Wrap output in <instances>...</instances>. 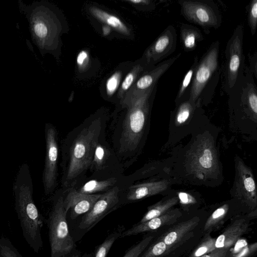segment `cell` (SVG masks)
Listing matches in <instances>:
<instances>
[{
    "mask_svg": "<svg viewBox=\"0 0 257 257\" xmlns=\"http://www.w3.org/2000/svg\"><path fill=\"white\" fill-rule=\"evenodd\" d=\"M105 124L99 117L85 120L67 135L62 145L63 187H73L89 169Z\"/></svg>",
    "mask_w": 257,
    "mask_h": 257,
    "instance_id": "obj_1",
    "label": "cell"
},
{
    "mask_svg": "<svg viewBox=\"0 0 257 257\" xmlns=\"http://www.w3.org/2000/svg\"><path fill=\"white\" fill-rule=\"evenodd\" d=\"M15 207L27 243L36 253L43 245L41 228L44 218L33 199V180L29 165L20 166L13 188Z\"/></svg>",
    "mask_w": 257,
    "mask_h": 257,
    "instance_id": "obj_2",
    "label": "cell"
},
{
    "mask_svg": "<svg viewBox=\"0 0 257 257\" xmlns=\"http://www.w3.org/2000/svg\"><path fill=\"white\" fill-rule=\"evenodd\" d=\"M18 7L20 13L28 22L32 41L42 55L55 51L58 46L61 27L53 8L44 1L28 5L22 0H18Z\"/></svg>",
    "mask_w": 257,
    "mask_h": 257,
    "instance_id": "obj_3",
    "label": "cell"
},
{
    "mask_svg": "<svg viewBox=\"0 0 257 257\" xmlns=\"http://www.w3.org/2000/svg\"><path fill=\"white\" fill-rule=\"evenodd\" d=\"M187 172L200 180L205 181L220 174L217 151L209 136L199 137L188 150L185 160Z\"/></svg>",
    "mask_w": 257,
    "mask_h": 257,
    "instance_id": "obj_4",
    "label": "cell"
},
{
    "mask_svg": "<svg viewBox=\"0 0 257 257\" xmlns=\"http://www.w3.org/2000/svg\"><path fill=\"white\" fill-rule=\"evenodd\" d=\"M67 213L64 205V197H55L47 220L51 257H64L74 247V241L68 230Z\"/></svg>",
    "mask_w": 257,
    "mask_h": 257,
    "instance_id": "obj_5",
    "label": "cell"
},
{
    "mask_svg": "<svg viewBox=\"0 0 257 257\" xmlns=\"http://www.w3.org/2000/svg\"><path fill=\"white\" fill-rule=\"evenodd\" d=\"M181 12L191 23L203 29L218 28L221 18L217 7L210 1H179Z\"/></svg>",
    "mask_w": 257,
    "mask_h": 257,
    "instance_id": "obj_6",
    "label": "cell"
},
{
    "mask_svg": "<svg viewBox=\"0 0 257 257\" xmlns=\"http://www.w3.org/2000/svg\"><path fill=\"white\" fill-rule=\"evenodd\" d=\"M46 152L42 182L46 195L52 193L57 184L59 146L55 127L50 123L45 125Z\"/></svg>",
    "mask_w": 257,
    "mask_h": 257,
    "instance_id": "obj_7",
    "label": "cell"
},
{
    "mask_svg": "<svg viewBox=\"0 0 257 257\" xmlns=\"http://www.w3.org/2000/svg\"><path fill=\"white\" fill-rule=\"evenodd\" d=\"M219 43H213L198 61L190 87L189 100L196 103L218 64Z\"/></svg>",
    "mask_w": 257,
    "mask_h": 257,
    "instance_id": "obj_8",
    "label": "cell"
},
{
    "mask_svg": "<svg viewBox=\"0 0 257 257\" xmlns=\"http://www.w3.org/2000/svg\"><path fill=\"white\" fill-rule=\"evenodd\" d=\"M235 176L232 187L233 196L249 209L256 207V189L253 175L239 159H236Z\"/></svg>",
    "mask_w": 257,
    "mask_h": 257,
    "instance_id": "obj_9",
    "label": "cell"
},
{
    "mask_svg": "<svg viewBox=\"0 0 257 257\" xmlns=\"http://www.w3.org/2000/svg\"><path fill=\"white\" fill-rule=\"evenodd\" d=\"M120 191L119 187L115 186L101 194L91 209L85 214L79 227L89 230L107 213L114 209L119 202Z\"/></svg>",
    "mask_w": 257,
    "mask_h": 257,
    "instance_id": "obj_10",
    "label": "cell"
},
{
    "mask_svg": "<svg viewBox=\"0 0 257 257\" xmlns=\"http://www.w3.org/2000/svg\"><path fill=\"white\" fill-rule=\"evenodd\" d=\"M243 27L239 25L229 40L226 49L227 79L229 88L235 84L243 62Z\"/></svg>",
    "mask_w": 257,
    "mask_h": 257,
    "instance_id": "obj_11",
    "label": "cell"
},
{
    "mask_svg": "<svg viewBox=\"0 0 257 257\" xmlns=\"http://www.w3.org/2000/svg\"><path fill=\"white\" fill-rule=\"evenodd\" d=\"M180 54L163 61L151 71L144 73L131 86L124 97L121 103L127 102L133 98L144 93L151 87L155 86L161 76L179 58Z\"/></svg>",
    "mask_w": 257,
    "mask_h": 257,
    "instance_id": "obj_12",
    "label": "cell"
},
{
    "mask_svg": "<svg viewBox=\"0 0 257 257\" xmlns=\"http://www.w3.org/2000/svg\"><path fill=\"white\" fill-rule=\"evenodd\" d=\"M177 46V33L175 28L168 26L150 46L145 53L148 63L155 64L173 53Z\"/></svg>",
    "mask_w": 257,
    "mask_h": 257,
    "instance_id": "obj_13",
    "label": "cell"
},
{
    "mask_svg": "<svg viewBox=\"0 0 257 257\" xmlns=\"http://www.w3.org/2000/svg\"><path fill=\"white\" fill-rule=\"evenodd\" d=\"M67 191V195L64 198V205L67 212L71 209L72 219L88 212L101 195L81 193L74 187L68 188Z\"/></svg>",
    "mask_w": 257,
    "mask_h": 257,
    "instance_id": "obj_14",
    "label": "cell"
},
{
    "mask_svg": "<svg viewBox=\"0 0 257 257\" xmlns=\"http://www.w3.org/2000/svg\"><path fill=\"white\" fill-rule=\"evenodd\" d=\"M181 215L182 213L178 208H172L158 217L142 223H139L131 228L122 232L120 236L125 237L146 231H151L164 226L173 224L177 221Z\"/></svg>",
    "mask_w": 257,
    "mask_h": 257,
    "instance_id": "obj_15",
    "label": "cell"
},
{
    "mask_svg": "<svg viewBox=\"0 0 257 257\" xmlns=\"http://www.w3.org/2000/svg\"><path fill=\"white\" fill-rule=\"evenodd\" d=\"M170 186L168 180H161L131 185L128 189L126 199L136 201L159 194L167 190Z\"/></svg>",
    "mask_w": 257,
    "mask_h": 257,
    "instance_id": "obj_16",
    "label": "cell"
},
{
    "mask_svg": "<svg viewBox=\"0 0 257 257\" xmlns=\"http://www.w3.org/2000/svg\"><path fill=\"white\" fill-rule=\"evenodd\" d=\"M199 221V218L196 216L180 222L169 229L159 239L165 243L170 250L181 242L185 236L196 227Z\"/></svg>",
    "mask_w": 257,
    "mask_h": 257,
    "instance_id": "obj_17",
    "label": "cell"
},
{
    "mask_svg": "<svg viewBox=\"0 0 257 257\" xmlns=\"http://www.w3.org/2000/svg\"><path fill=\"white\" fill-rule=\"evenodd\" d=\"M248 228V224L243 218L232 222L215 239L216 248H229L241 238Z\"/></svg>",
    "mask_w": 257,
    "mask_h": 257,
    "instance_id": "obj_18",
    "label": "cell"
},
{
    "mask_svg": "<svg viewBox=\"0 0 257 257\" xmlns=\"http://www.w3.org/2000/svg\"><path fill=\"white\" fill-rule=\"evenodd\" d=\"M114 155L112 154L110 149L101 142L100 140L95 147L89 169L94 173L102 172L110 164Z\"/></svg>",
    "mask_w": 257,
    "mask_h": 257,
    "instance_id": "obj_19",
    "label": "cell"
},
{
    "mask_svg": "<svg viewBox=\"0 0 257 257\" xmlns=\"http://www.w3.org/2000/svg\"><path fill=\"white\" fill-rule=\"evenodd\" d=\"M91 14L99 21L105 24L119 33L126 36L130 35V30L117 17L110 14L96 7L89 8Z\"/></svg>",
    "mask_w": 257,
    "mask_h": 257,
    "instance_id": "obj_20",
    "label": "cell"
},
{
    "mask_svg": "<svg viewBox=\"0 0 257 257\" xmlns=\"http://www.w3.org/2000/svg\"><path fill=\"white\" fill-rule=\"evenodd\" d=\"M203 39L200 30L196 27L187 24L182 25L180 28V39L185 51L188 52L194 50L197 43Z\"/></svg>",
    "mask_w": 257,
    "mask_h": 257,
    "instance_id": "obj_21",
    "label": "cell"
},
{
    "mask_svg": "<svg viewBox=\"0 0 257 257\" xmlns=\"http://www.w3.org/2000/svg\"><path fill=\"white\" fill-rule=\"evenodd\" d=\"M178 202L177 196H174L166 199H163L149 206L147 212L139 223L147 221L165 213L172 209L173 207L176 205Z\"/></svg>",
    "mask_w": 257,
    "mask_h": 257,
    "instance_id": "obj_22",
    "label": "cell"
},
{
    "mask_svg": "<svg viewBox=\"0 0 257 257\" xmlns=\"http://www.w3.org/2000/svg\"><path fill=\"white\" fill-rule=\"evenodd\" d=\"M117 181V179L114 177L102 180L92 179L84 183L77 191L81 193L90 195L101 191L106 192L114 187Z\"/></svg>",
    "mask_w": 257,
    "mask_h": 257,
    "instance_id": "obj_23",
    "label": "cell"
},
{
    "mask_svg": "<svg viewBox=\"0 0 257 257\" xmlns=\"http://www.w3.org/2000/svg\"><path fill=\"white\" fill-rule=\"evenodd\" d=\"M257 243H248L244 239L239 238L229 249L228 257H250L256 252Z\"/></svg>",
    "mask_w": 257,
    "mask_h": 257,
    "instance_id": "obj_24",
    "label": "cell"
},
{
    "mask_svg": "<svg viewBox=\"0 0 257 257\" xmlns=\"http://www.w3.org/2000/svg\"><path fill=\"white\" fill-rule=\"evenodd\" d=\"M243 101L247 111L256 121L257 115V91L252 84H249L245 89Z\"/></svg>",
    "mask_w": 257,
    "mask_h": 257,
    "instance_id": "obj_25",
    "label": "cell"
},
{
    "mask_svg": "<svg viewBox=\"0 0 257 257\" xmlns=\"http://www.w3.org/2000/svg\"><path fill=\"white\" fill-rule=\"evenodd\" d=\"M229 209L228 204H224L217 208L207 219L205 225V231H211L221 224L226 216Z\"/></svg>",
    "mask_w": 257,
    "mask_h": 257,
    "instance_id": "obj_26",
    "label": "cell"
},
{
    "mask_svg": "<svg viewBox=\"0 0 257 257\" xmlns=\"http://www.w3.org/2000/svg\"><path fill=\"white\" fill-rule=\"evenodd\" d=\"M144 69V67L141 64H137L127 74L118 89L117 96L119 98L121 99L124 97Z\"/></svg>",
    "mask_w": 257,
    "mask_h": 257,
    "instance_id": "obj_27",
    "label": "cell"
},
{
    "mask_svg": "<svg viewBox=\"0 0 257 257\" xmlns=\"http://www.w3.org/2000/svg\"><path fill=\"white\" fill-rule=\"evenodd\" d=\"M196 103L189 100L182 102L178 107L174 116L175 124H184L191 117L195 109Z\"/></svg>",
    "mask_w": 257,
    "mask_h": 257,
    "instance_id": "obj_28",
    "label": "cell"
},
{
    "mask_svg": "<svg viewBox=\"0 0 257 257\" xmlns=\"http://www.w3.org/2000/svg\"><path fill=\"white\" fill-rule=\"evenodd\" d=\"M198 58L197 56L194 58L193 63L190 69L185 74L182 81L181 82L180 86L177 94L175 101L178 103L186 93L189 86L192 84L195 72L198 63ZM191 87V86H190Z\"/></svg>",
    "mask_w": 257,
    "mask_h": 257,
    "instance_id": "obj_29",
    "label": "cell"
},
{
    "mask_svg": "<svg viewBox=\"0 0 257 257\" xmlns=\"http://www.w3.org/2000/svg\"><path fill=\"white\" fill-rule=\"evenodd\" d=\"M216 238L207 235L191 254L190 257H201L216 249L215 243Z\"/></svg>",
    "mask_w": 257,
    "mask_h": 257,
    "instance_id": "obj_30",
    "label": "cell"
},
{
    "mask_svg": "<svg viewBox=\"0 0 257 257\" xmlns=\"http://www.w3.org/2000/svg\"><path fill=\"white\" fill-rule=\"evenodd\" d=\"M169 249L165 243L158 239L147 249L141 257H161L168 253Z\"/></svg>",
    "mask_w": 257,
    "mask_h": 257,
    "instance_id": "obj_31",
    "label": "cell"
},
{
    "mask_svg": "<svg viewBox=\"0 0 257 257\" xmlns=\"http://www.w3.org/2000/svg\"><path fill=\"white\" fill-rule=\"evenodd\" d=\"M0 257H24L15 247L10 240L0 237Z\"/></svg>",
    "mask_w": 257,
    "mask_h": 257,
    "instance_id": "obj_32",
    "label": "cell"
},
{
    "mask_svg": "<svg viewBox=\"0 0 257 257\" xmlns=\"http://www.w3.org/2000/svg\"><path fill=\"white\" fill-rule=\"evenodd\" d=\"M119 231L113 232L110 234L104 242L97 248L95 257H106L111 247L115 240L120 236Z\"/></svg>",
    "mask_w": 257,
    "mask_h": 257,
    "instance_id": "obj_33",
    "label": "cell"
},
{
    "mask_svg": "<svg viewBox=\"0 0 257 257\" xmlns=\"http://www.w3.org/2000/svg\"><path fill=\"white\" fill-rule=\"evenodd\" d=\"M153 239L152 235L147 236L131 247L123 257H139Z\"/></svg>",
    "mask_w": 257,
    "mask_h": 257,
    "instance_id": "obj_34",
    "label": "cell"
},
{
    "mask_svg": "<svg viewBox=\"0 0 257 257\" xmlns=\"http://www.w3.org/2000/svg\"><path fill=\"white\" fill-rule=\"evenodd\" d=\"M122 73L120 71H116L107 80L106 91L109 96H111L117 89L121 78Z\"/></svg>",
    "mask_w": 257,
    "mask_h": 257,
    "instance_id": "obj_35",
    "label": "cell"
},
{
    "mask_svg": "<svg viewBox=\"0 0 257 257\" xmlns=\"http://www.w3.org/2000/svg\"><path fill=\"white\" fill-rule=\"evenodd\" d=\"M248 21L252 35H254L257 25V0H252L248 9Z\"/></svg>",
    "mask_w": 257,
    "mask_h": 257,
    "instance_id": "obj_36",
    "label": "cell"
},
{
    "mask_svg": "<svg viewBox=\"0 0 257 257\" xmlns=\"http://www.w3.org/2000/svg\"><path fill=\"white\" fill-rule=\"evenodd\" d=\"M89 62L88 53L85 50L81 51L77 55L76 63L78 68L80 69L86 68Z\"/></svg>",
    "mask_w": 257,
    "mask_h": 257,
    "instance_id": "obj_37",
    "label": "cell"
},
{
    "mask_svg": "<svg viewBox=\"0 0 257 257\" xmlns=\"http://www.w3.org/2000/svg\"><path fill=\"white\" fill-rule=\"evenodd\" d=\"M177 197L179 201L183 205L193 204L196 202L195 198L191 195L186 192L178 193Z\"/></svg>",
    "mask_w": 257,
    "mask_h": 257,
    "instance_id": "obj_38",
    "label": "cell"
},
{
    "mask_svg": "<svg viewBox=\"0 0 257 257\" xmlns=\"http://www.w3.org/2000/svg\"><path fill=\"white\" fill-rule=\"evenodd\" d=\"M229 249L225 248H216L212 252L201 257H228Z\"/></svg>",
    "mask_w": 257,
    "mask_h": 257,
    "instance_id": "obj_39",
    "label": "cell"
},
{
    "mask_svg": "<svg viewBox=\"0 0 257 257\" xmlns=\"http://www.w3.org/2000/svg\"><path fill=\"white\" fill-rule=\"evenodd\" d=\"M126 1L134 4L142 5H148L151 2L148 0H127Z\"/></svg>",
    "mask_w": 257,
    "mask_h": 257,
    "instance_id": "obj_40",
    "label": "cell"
},
{
    "mask_svg": "<svg viewBox=\"0 0 257 257\" xmlns=\"http://www.w3.org/2000/svg\"><path fill=\"white\" fill-rule=\"evenodd\" d=\"M110 28L107 26H104L103 27V33L104 35H107L110 33Z\"/></svg>",
    "mask_w": 257,
    "mask_h": 257,
    "instance_id": "obj_41",
    "label": "cell"
},
{
    "mask_svg": "<svg viewBox=\"0 0 257 257\" xmlns=\"http://www.w3.org/2000/svg\"><path fill=\"white\" fill-rule=\"evenodd\" d=\"M71 257H79V254L78 253L74 254Z\"/></svg>",
    "mask_w": 257,
    "mask_h": 257,
    "instance_id": "obj_42",
    "label": "cell"
}]
</instances>
